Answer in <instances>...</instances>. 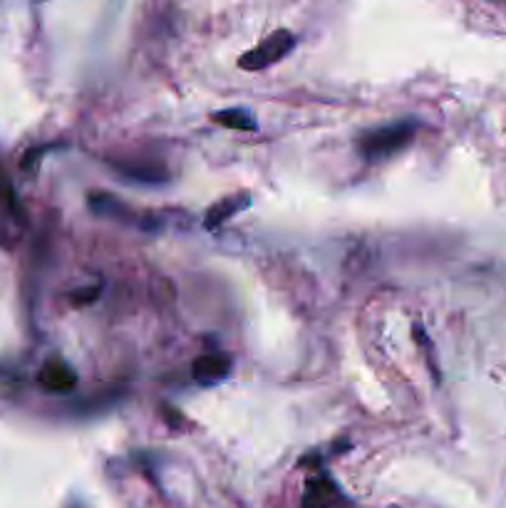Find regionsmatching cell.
<instances>
[{
    "label": "cell",
    "mask_w": 506,
    "mask_h": 508,
    "mask_svg": "<svg viewBox=\"0 0 506 508\" xmlns=\"http://www.w3.org/2000/svg\"><path fill=\"white\" fill-rule=\"evenodd\" d=\"M293 48H296V35L290 30H276L264 37L253 50H246L239 60V67L246 73H261L265 67L283 60Z\"/></svg>",
    "instance_id": "2"
},
{
    "label": "cell",
    "mask_w": 506,
    "mask_h": 508,
    "mask_svg": "<svg viewBox=\"0 0 506 508\" xmlns=\"http://www.w3.org/2000/svg\"><path fill=\"white\" fill-rule=\"evenodd\" d=\"M249 206H251V196L246 194V191H241V194H229V196H224V199H218L217 204L206 208L204 229L214 231V229H218V226H224L226 221H231L233 216H239V214L246 211Z\"/></svg>",
    "instance_id": "4"
},
{
    "label": "cell",
    "mask_w": 506,
    "mask_h": 508,
    "mask_svg": "<svg viewBox=\"0 0 506 508\" xmlns=\"http://www.w3.org/2000/svg\"><path fill=\"white\" fill-rule=\"evenodd\" d=\"M40 385L48 389V392H58V395H67L77 387V375L67 363L62 360H48L40 370Z\"/></svg>",
    "instance_id": "5"
},
{
    "label": "cell",
    "mask_w": 506,
    "mask_h": 508,
    "mask_svg": "<svg viewBox=\"0 0 506 508\" xmlns=\"http://www.w3.org/2000/svg\"><path fill=\"white\" fill-rule=\"evenodd\" d=\"M87 204H90V208L95 211L97 216L117 218V221H122V223H137V226H142V229H145V218L137 216V211H134V208L124 206L122 201H117V199H112V196L105 194V191H97V194L92 191L90 199H87Z\"/></svg>",
    "instance_id": "6"
},
{
    "label": "cell",
    "mask_w": 506,
    "mask_h": 508,
    "mask_svg": "<svg viewBox=\"0 0 506 508\" xmlns=\"http://www.w3.org/2000/svg\"><path fill=\"white\" fill-rule=\"evenodd\" d=\"M115 169L124 174V176H130L134 182L139 184H159V182H167V171L164 167H159V164H142V161H117L115 164Z\"/></svg>",
    "instance_id": "8"
},
{
    "label": "cell",
    "mask_w": 506,
    "mask_h": 508,
    "mask_svg": "<svg viewBox=\"0 0 506 508\" xmlns=\"http://www.w3.org/2000/svg\"><path fill=\"white\" fill-rule=\"evenodd\" d=\"M336 498H340L337 486L326 476H318V479H311L305 486L303 508H333Z\"/></svg>",
    "instance_id": "7"
},
{
    "label": "cell",
    "mask_w": 506,
    "mask_h": 508,
    "mask_svg": "<svg viewBox=\"0 0 506 508\" xmlns=\"http://www.w3.org/2000/svg\"><path fill=\"white\" fill-rule=\"evenodd\" d=\"M417 132V124L415 121H395V124H385V127H377L373 132H365L358 142V149L365 159L370 161H380V159L392 157L398 154L399 149L410 145Z\"/></svg>",
    "instance_id": "1"
},
{
    "label": "cell",
    "mask_w": 506,
    "mask_h": 508,
    "mask_svg": "<svg viewBox=\"0 0 506 508\" xmlns=\"http://www.w3.org/2000/svg\"><path fill=\"white\" fill-rule=\"evenodd\" d=\"M211 121H217L226 129H239V132H253L258 127L256 117L249 109H221V112L211 114Z\"/></svg>",
    "instance_id": "9"
},
{
    "label": "cell",
    "mask_w": 506,
    "mask_h": 508,
    "mask_svg": "<svg viewBox=\"0 0 506 508\" xmlns=\"http://www.w3.org/2000/svg\"><path fill=\"white\" fill-rule=\"evenodd\" d=\"M231 367H233V360L226 352H206L194 360L192 375L202 387H214L231 375Z\"/></svg>",
    "instance_id": "3"
}]
</instances>
